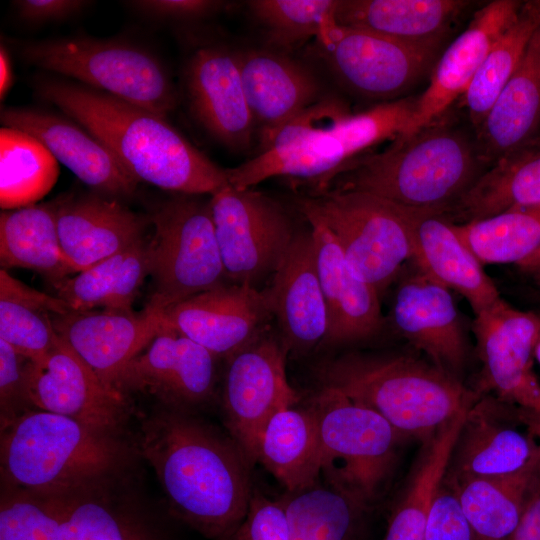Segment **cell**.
Here are the masks:
<instances>
[{"label":"cell","mask_w":540,"mask_h":540,"mask_svg":"<svg viewBox=\"0 0 540 540\" xmlns=\"http://www.w3.org/2000/svg\"><path fill=\"white\" fill-rule=\"evenodd\" d=\"M25 395L35 409L101 433L115 435L127 416L123 393L107 387L60 337L44 356L29 360Z\"/></svg>","instance_id":"2e32d148"},{"label":"cell","mask_w":540,"mask_h":540,"mask_svg":"<svg viewBox=\"0 0 540 540\" xmlns=\"http://www.w3.org/2000/svg\"><path fill=\"white\" fill-rule=\"evenodd\" d=\"M312 232L329 328L321 346H336L373 336L382 325L380 295L349 268L333 234L315 219Z\"/></svg>","instance_id":"4316f807"},{"label":"cell","mask_w":540,"mask_h":540,"mask_svg":"<svg viewBox=\"0 0 540 540\" xmlns=\"http://www.w3.org/2000/svg\"><path fill=\"white\" fill-rule=\"evenodd\" d=\"M412 261L434 281L462 295L475 315L501 299L480 261L442 215L416 214Z\"/></svg>","instance_id":"f546056e"},{"label":"cell","mask_w":540,"mask_h":540,"mask_svg":"<svg viewBox=\"0 0 540 540\" xmlns=\"http://www.w3.org/2000/svg\"><path fill=\"white\" fill-rule=\"evenodd\" d=\"M35 87L42 99L102 142L138 183L194 196H211L229 183L226 169L164 116L71 81L48 78Z\"/></svg>","instance_id":"7a4b0ae2"},{"label":"cell","mask_w":540,"mask_h":540,"mask_svg":"<svg viewBox=\"0 0 540 540\" xmlns=\"http://www.w3.org/2000/svg\"><path fill=\"white\" fill-rule=\"evenodd\" d=\"M14 74L7 48L0 47V98L3 100L13 85Z\"/></svg>","instance_id":"816d5d0a"},{"label":"cell","mask_w":540,"mask_h":540,"mask_svg":"<svg viewBox=\"0 0 540 540\" xmlns=\"http://www.w3.org/2000/svg\"><path fill=\"white\" fill-rule=\"evenodd\" d=\"M53 203L61 247L77 273L145 238L149 218L118 198L94 192L59 196Z\"/></svg>","instance_id":"484cf974"},{"label":"cell","mask_w":540,"mask_h":540,"mask_svg":"<svg viewBox=\"0 0 540 540\" xmlns=\"http://www.w3.org/2000/svg\"><path fill=\"white\" fill-rule=\"evenodd\" d=\"M310 405L319 425L324 484L371 510L384 494L407 438L378 413L333 388L321 386Z\"/></svg>","instance_id":"ba28073f"},{"label":"cell","mask_w":540,"mask_h":540,"mask_svg":"<svg viewBox=\"0 0 540 540\" xmlns=\"http://www.w3.org/2000/svg\"><path fill=\"white\" fill-rule=\"evenodd\" d=\"M468 408L421 440L415 462L391 510L383 540H424L430 510Z\"/></svg>","instance_id":"d6a6232c"},{"label":"cell","mask_w":540,"mask_h":540,"mask_svg":"<svg viewBox=\"0 0 540 540\" xmlns=\"http://www.w3.org/2000/svg\"><path fill=\"white\" fill-rule=\"evenodd\" d=\"M272 317L265 289L232 282L162 311L164 327L226 359L267 331Z\"/></svg>","instance_id":"ac0fdd59"},{"label":"cell","mask_w":540,"mask_h":540,"mask_svg":"<svg viewBox=\"0 0 540 540\" xmlns=\"http://www.w3.org/2000/svg\"><path fill=\"white\" fill-rule=\"evenodd\" d=\"M539 435H540V422H539Z\"/></svg>","instance_id":"11a10c76"},{"label":"cell","mask_w":540,"mask_h":540,"mask_svg":"<svg viewBox=\"0 0 540 540\" xmlns=\"http://www.w3.org/2000/svg\"><path fill=\"white\" fill-rule=\"evenodd\" d=\"M209 203L227 279L258 288L273 276L297 232L289 214L267 194L229 183Z\"/></svg>","instance_id":"8fae6325"},{"label":"cell","mask_w":540,"mask_h":540,"mask_svg":"<svg viewBox=\"0 0 540 540\" xmlns=\"http://www.w3.org/2000/svg\"><path fill=\"white\" fill-rule=\"evenodd\" d=\"M412 97L381 102L352 114L335 97H323L284 125L270 143L241 165L226 169L235 188H253L289 177L328 189L334 177L371 147L407 133L415 111Z\"/></svg>","instance_id":"3957f363"},{"label":"cell","mask_w":540,"mask_h":540,"mask_svg":"<svg viewBox=\"0 0 540 540\" xmlns=\"http://www.w3.org/2000/svg\"><path fill=\"white\" fill-rule=\"evenodd\" d=\"M504 540H540V481L533 491L517 527Z\"/></svg>","instance_id":"f907efd6"},{"label":"cell","mask_w":540,"mask_h":540,"mask_svg":"<svg viewBox=\"0 0 540 540\" xmlns=\"http://www.w3.org/2000/svg\"><path fill=\"white\" fill-rule=\"evenodd\" d=\"M280 498L290 540H366L370 509L320 481Z\"/></svg>","instance_id":"f35d334b"},{"label":"cell","mask_w":540,"mask_h":540,"mask_svg":"<svg viewBox=\"0 0 540 540\" xmlns=\"http://www.w3.org/2000/svg\"><path fill=\"white\" fill-rule=\"evenodd\" d=\"M534 359H535V361H537V363L540 366V332H539V335H538V338H537V341H536V344H535Z\"/></svg>","instance_id":"db71d44e"},{"label":"cell","mask_w":540,"mask_h":540,"mask_svg":"<svg viewBox=\"0 0 540 540\" xmlns=\"http://www.w3.org/2000/svg\"><path fill=\"white\" fill-rule=\"evenodd\" d=\"M184 85L191 113L215 140L234 151L251 147L256 129L237 51L198 48L184 69Z\"/></svg>","instance_id":"d6986e66"},{"label":"cell","mask_w":540,"mask_h":540,"mask_svg":"<svg viewBox=\"0 0 540 540\" xmlns=\"http://www.w3.org/2000/svg\"><path fill=\"white\" fill-rule=\"evenodd\" d=\"M72 310L56 295L37 291L0 270V339L29 359L48 353L59 336L52 317Z\"/></svg>","instance_id":"74e56055"},{"label":"cell","mask_w":540,"mask_h":540,"mask_svg":"<svg viewBox=\"0 0 540 540\" xmlns=\"http://www.w3.org/2000/svg\"><path fill=\"white\" fill-rule=\"evenodd\" d=\"M296 207L328 228L354 275L380 297L413 260L416 211L367 192L337 189L299 197Z\"/></svg>","instance_id":"52a82bcc"},{"label":"cell","mask_w":540,"mask_h":540,"mask_svg":"<svg viewBox=\"0 0 540 540\" xmlns=\"http://www.w3.org/2000/svg\"><path fill=\"white\" fill-rule=\"evenodd\" d=\"M416 269L396 288L393 325L431 363L457 378L465 363L466 342L451 290Z\"/></svg>","instance_id":"603a6c76"},{"label":"cell","mask_w":540,"mask_h":540,"mask_svg":"<svg viewBox=\"0 0 540 540\" xmlns=\"http://www.w3.org/2000/svg\"><path fill=\"white\" fill-rule=\"evenodd\" d=\"M540 417L493 395L469 406L452 450L446 477L518 473L540 461Z\"/></svg>","instance_id":"5bb4252c"},{"label":"cell","mask_w":540,"mask_h":540,"mask_svg":"<svg viewBox=\"0 0 540 540\" xmlns=\"http://www.w3.org/2000/svg\"><path fill=\"white\" fill-rule=\"evenodd\" d=\"M470 4L465 0H339L335 20L438 52Z\"/></svg>","instance_id":"f1b7e54d"},{"label":"cell","mask_w":540,"mask_h":540,"mask_svg":"<svg viewBox=\"0 0 540 540\" xmlns=\"http://www.w3.org/2000/svg\"><path fill=\"white\" fill-rule=\"evenodd\" d=\"M58 336L109 388L123 368L163 329L162 312L133 309L70 310L52 317Z\"/></svg>","instance_id":"ffe728a7"},{"label":"cell","mask_w":540,"mask_h":540,"mask_svg":"<svg viewBox=\"0 0 540 540\" xmlns=\"http://www.w3.org/2000/svg\"><path fill=\"white\" fill-rule=\"evenodd\" d=\"M21 57L36 67L166 117L177 102L171 78L148 49L118 39L74 36L20 45Z\"/></svg>","instance_id":"9c48e42d"},{"label":"cell","mask_w":540,"mask_h":540,"mask_svg":"<svg viewBox=\"0 0 540 540\" xmlns=\"http://www.w3.org/2000/svg\"><path fill=\"white\" fill-rule=\"evenodd\" d=\"M139 449L172 516L208 539L232 536L247 512L254 465L228 432L164 407L143 422Z\"/></svg>","instance_id":"6da1fadb"},{"label":"cell","mask_w":540,"mask_h":540,"mask_svg":"<svg viewBox=\"0 0 540 540\" xmlns=\"http://www.w3.org/2000/svg\"><path fill=\"white\" fill-rule=\"evenodd\" d=\"M452 225L482 265H517L540 246V205Z\"/></svg>","instance_id":"b9f144b4"},{"label":"cell","mask_w":540,"mask_h":540,"mask_svg":"<svg viewBox=\"0 0 540 540\" xmlns=\"http://www.w3.org/2000/svg\"><path fill=\"white\" fill-rule=\"evenodd\" d=\"M127 3L147 16L177 21L206 18L224 6L221 1L212 0H136Z\"/></svg>","instance_id":"c3c4849f"},{"label":"cell","mask_w":540,"mask_h":540,"mask_svg":"<svg viewBox=\"0 0 540 540\" xmlns=\"http://www.w3.org/2000/svg\"><path fill=\"white\" fill-rule=\"evenodd\" d=\"M540 27V0L522 4L514 22L495 41L461 97L474 132L520 65Z\"/></svg>","instance_id":"ab89813d"},{"label":"cell","mask_w":540,"mask_h":540,"mask_svg":"<svg viewBox=\"0 0 540 540\" xmlns=\"http://www.w3.org/2000/svg\"><path fill=\"white\" fill-rule=\"evenodd\" d=\"M217 359L189 338L163 327L123 368L114 387L121 393L151 395L166 408L192 412L214 395Z\"/></svg>","instance_id":"e0dca14e"},{"label":"cell","mask_w":540,"mask_h":540,"mask_svg":"<svg viewBox=\"0 0 540 540\" xmlns=\"http://www.w3.org/2000/svg\"><path fill=\"white\" fill-rule=\"evenodd\" d=\"M473 331L481 391L540 417V383L533 370L540 316L501 298L475 315Z\"/></svg>","instance_id":"9a60e30c"},{"label":"cell","mask_w":540,"mask_h":540,"mask_svg":"<svg viewBox=\"0 0 540 540\" xmlns=\"http://www.w3.org/2000/svg\"><path fill=\"white\" fill-rule=\"evenodd\" d=\"M537 205H540V139L495 161L445 215L462 224Z\"/></svg>","instance_id":"1f68e13d"},{"label":"cell","mask_w":540,"mask_h":540,"mask_svg":"<svg viewBox=\"0 0 540 540\" xmlns=\"http://www.w3.org/2000/svg\"><path fill=\"white\" fill-rule=\"evenodd\" d=\"M101 489L46 496L60 518L62 540H172L150 518L101 496Z\"/></svg>","instance_id":"8d00e7d4"},{"label":"cell","mask_w":540,"mask_h":540,"mask_svg":"<svg viewBox=\"0 0 540 540\" xmlns=\"http://www.w3.org/2000/svg\"><path fill=\"white\" fill-rule=\"evenodd\" d=\"M0 265L37 272L53 287L77 273L61 247L53 201L1 212Z\"/></svg>","instance_id":"e575fe53"},{"label":"cell","mask_w":540,"mask_h":540,"mask_svg":"<svg viewBox=\"0 0 540 540\" xmlns=\"http://www.w3.org/2000/svg\"><path fill=\"white\" fill-rule=\"evenodd\" d=\"M424 540H475L458 498L445 477L433 501Z\"/></svg>","instance_id":"bcb514c9"},{"label":"cell","mask_w":540,"mask_h":540,"mask_svg":"<svg viewBox=\"0 0 540 540\" xmlns=\"http://www.w3.org/2000/svg\"><path fill=\"white\" fill-rule=\"evenodd\" d=\"M149 239L68 277L54 289L72 310L133 309L132 304L149 276Z\"/></svg>","instance_id":"d590c367"},{"label":"cell","mask_w":540,"mask_h":540,"mask_svg":"<svg viewBox=\"0 0 540 540\" xmlns=\"http://www.w3.org/2000/svg\"><path fill=\"white\" fill-rule=\"evenodd\" d=\"M445 480L453 488L475 540H504L517 527L540 481V461L518 473Z\"/></svg>","instance_id":"836d02e7"},{"label":"cell","mask_w":540,"mask_h":540,"mask_svg":"<svg viewBox=\"0 0 540 540\" xmlns=\"http://www.w3.org/2000/svg\"><path fill=\"white\" fill-rule=\"evenodd\" d=\"M523 2L494 0L480 8L467 28L447 47L434 66L430 83L416 98L405 135L443 116L461 98L495 41L514 22Z\"/></svg>","instance_id":"cb8c5ba5"},{"label":"cell","mask_w":540,"mask_h":540,"mask_svg":"<svg viewBox=\"0 0 540 540\" xmlns=\"http://www.w3.org/2000/svg\"><path fill=\"white\" fill-rule=\"evenodd\" d=\"M265 291L289 352L321 346L329 321L310 229L296 232Z\"/></svg>","instance_id":"d4e9b609"},{"label":"cell","mask_w":540,"mask_h":540,"mask_svg":"<svg viewBox=\"0 0 540 540\" xmlns=\"http://www.w3.org/2000/svg\"><path fill=\"white\" fill-rule=\"evenodd\" d=\"M321 386L382 416L405 438L425 439L477 398L431 362L409 355L347 353L323 363Z\"/></svg>","instance_id":"8992f818"},{"label":"cell","mask_w":540,"mask_h":540,"mask_svg":"<svg viewBox=\"0 0 540 540\" xmlns=\"http://www.w3.org/2000/svg\"><path fill=\"white\" fill-rule=\"evenodd\" d=\"M227 540H290V528L281 498L272 499L253 489L247 512Z\"/></svg>","instance_id":"f6af8a7d"},{"label":"cell","mask_w":540,"mask_h":540,"mask_svg":"<svg viewBox=\"0 0 540 540\" xmlns=\"http://www.w3.org/2000/svg\"><path fill=\"white\" fill-rule=\"evenodd\" d=\"M4 127L23 131L40 141L94 192L121 199L133 195L138 182L94 135L68 116L43 110L6 107Z\"/></svg>","instance_id":"7402d4cb"},{"label":"cell","mask_w":540,"mask_h":540,"mask_svg":"<svg viewBox=\"0 0 540 540\" xmlns=\"http://www.w3.org/2000/svg\"><path fill=\"white\" fill-rule=\"evenodd\" d=\"M90 3L83 0H18L13 5L22 20L45 23L69 18Z\"/></svg>","instance_id":"681fc988"},{"label":"cell","mask_w":540,"mask_h":540,"mask_svg":"<svg viewBox=\"0 0 540 540\" xmlns=\"http://www.w3.org/2000/svg\"><path fill=\"white\" fill-rule=\"evenodd\" d=\"M237 52L259 152L284 125L325 95L312 69L290 54L268 48Z\"/></svg>","instance_id":"44dd1931"},{"label":"cell","mask_w":540,"mask_h":540,"mask_svg":"<svg viewBox=\"0 0 540 540\" xmlns=\"http://www.w3.org/2000/svg\"><path fill=\"white\" fill-rule=\"evenodd\" d=\"M339 0H251L249 12L261 25L268 49L290 54L314 41L335 20Z\"/></svg>","instance_id":"7bdbcfd3"},{"label":"cell","mask_w":540,"mask_h":540,"mask_svg":"<svg viewBox=\"0 0 540 540\" xmlns=\"http://www.w3.org/2000/svg\"><path fill=\"white\" fill-rule=\"evenodd\" d=\"M297 405V404H296ZM287 406L264 427L256 449L260 463L285 488L294 492L320 479L321 443L316 413L307 407Z\"/></svg>","instance_id":"4dcf8cb0"},{"label":"cell","mask_w":540,"mask_h":540,"mask_svg":"<svg viewBox=\"0 0 540 540\" xmlns=\"http://www.w3.org/2000/svg\"><path fill=\"white\" fill-rule=\"evenodd\" d=\"M540 27L517 70L474 132L488 168L498 159L540 139Z\"/></svg>","instance_id":"83f0119b"},{"label":"cell","mask_w":540,"mask_h":540,"mask_svg":"<svg viewBox=\"0 0 540 540\" xmlns=\"http://www.w3.org/2000/svg\"><path fill=\"white\" fill-rule=\"evenodd\" d=\"M59 166L33 136L9 127L0 129V204L4 210L36 204L54 186Z\"/></svg>","instance_id":"60d3db41"},{"label":"cell","mask_w":540,"mask_h":540,"mask_svg":"<svg viewBox=\"0 0 540 540\" xmlns=\"http://www.w3.org/2000/svg\"><path fill=\"white\" fill-rule=\"evenodd\" d=\"M0 446L6 487L40 496L102 488L125 458L115 435L35 408L1 425Z\"/></svg>","instance_id":"5b68a950"},{"label":"cell","mask_w":540,"mask_h":540,"mask_svg":"<svg viewBox=\"0 0 540 540\" xmlns=\"http://www.w3.org/2000/svg\"><path fill=\"white\" fill-rule=\"evenodd\" d=\"M148 218L151 294L145 306L162 312L226 283L209 200L179 194Z\"/></svg>","instance_id":"30bf717a"},{"label":"cell","mask_w":540,"mask_h":540,"mask_svg":"<svg viewBox=\"0 0 540 540\" xmlns=\"http://www.w3.org/2000/svg\"><path fill=\"white\" fill-rule=\"evenodd\" d=\"M486 169L475 134L441 116L380 152L355 158L328 189L367 192L416 212L445 215Z\"/></svg>","instance_id":"277c9868"},{"label":"cell","mask_w":540,"mask_h":540,"mask_svg":"<svg viewBox=\"0 0 540 540\" xmlns=\"http://www.w3.org/2000/svg\"><path fill=\"white\" fill-rule=\"evenodd\" d=\"M0 540H62L53 504L46 496L8 488L1 497Z\"/></svg>","instance_id":"ee69618b"},{"label":"cell","mask_w":540,"mask_h":540,"mask_svg":"<svg viewBox=\"0 0 540 540\" xmlns=\"http://www.w3.org/2000/svg\"><path fill=\"white\" fill-rule=\"evenodd\" d=\"M29 358L0 339V406L1 425L28 408L25 395V374Z\"/></svg>","instance_id":"7dc6e473"},{"label":"cell","mask_w":540,"mask_h":540,"mask_svg":"<svg viewBox=\"0 0 540 540\" xmlns=\"http://www.w3.org/2000/svg\"><path fill=\"white\" fill-rule=\"evenodd\" d=\"M312 55L350 92L392 101L428 70L437 52L369 30L328 23L312 41Z\"/></svg>","instance_id":"7c38bea8"},{"label":"cell","mask_w":540,"mask_h":540,"mask_svg":"<svg viewBox=\"0 0 540 540\" xmlns=\"http://www.w3.org/2000/svg\"><path fill=\"white\" fill-rule=\"evenodd\" d=\"M288 353L281 337L267 330L226 359L221 399L224 424L253 465L269 419L299 401L286 374Z\"/></svg>","instance_id":"4fadbf2b"},{"label":"cell","mask_w":540,"mask_h":540,"mask_svg":"<svg viewBox=\"0 0 540 540\" xmlns=\"http://www.w3.org/2000/svg\"><path fill=\"white\" fill-rule=\"evenodd\" d=\"M516 266L520 272L540 284V246Z\"/></svg>","instance_id":"f5cc1de1"}]
</instances>
